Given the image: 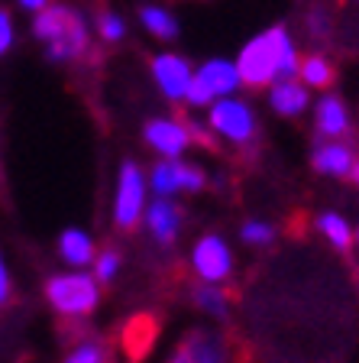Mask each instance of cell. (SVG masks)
I'll use <instances>...</instances> for the list:
<instances>
[{"label":"cell","mask_w":359,"mask_h":363,"mask_svg":"<svg viewBox=\"0 0 359 363\" xmlns=\"http://www.w3.org/2000/svg\"><path fill=\"white\" fill-rule=\"evenodd\" d=\"M149 185H152V191L162 195V198H172L175 191H181V185H178V159H165V162H159V166L152 169V175H149Z\"/></svg>","instance_id":"obj_21"},{"label":"cell","mask_w":359,"mask_h":363,"mask_svg":"<svg viewBox=\"0 0 359 363\" xmlns=\"http://www.w3.org/2000/svg\"><path fill=\"white\" fill-rule=\"evenodd\" d=\"M33 36L45 45V59L52 62H75L88 52L91 30L81 10L52 4L33 16Z\"/></svg>","instance_id":"obj_2"},{"label":"cell","mask_w":359,"mask_h":363,"mask_svg":"<svg viewBox=\"0 0 359 363\" xmlns=\"http://www.w3.org/2000/svg\"><path fill=\"white\" fill-rule=\"evenodd\" d=\"M356 243H359V230H356Z\"/></svg>","instance_id":"obj_32"},{"label":"cell","mask_w":359,"mask_h":363,"mask_svg":"<svg viewBox=\"0 0 359 363\" xmlns=\"http://www.w3.org/2000/svg\"><path fill=\"white\" fill-rule=\"evenodd\" d=\"M146 143L165 159H178L188 146L195 143V136H191V127L181 121H169V117H156V121L146 123Z\"/></svg>","instance_id":"obj_10"},{"label":"cell","mask_w":359,"mask_h":363,"mask_svg":"<svg viewBox=\"0 0 359 363\" xmlns=\"http://www.w3.org/2000/svg\"><path fill=\"white\" fill-rule=\"evenodd\" d=\"M59 257L65 259L68 266H75V269L91 266L94 263V257H98V250H94V237H91L88 230H78V227L65 230V234L59 237Z\"/></svg>","instance_id":"obj_15"},{"label":"cell","mask_w":359,"mask_h":363,"mask_svg":"<svg viewBox=\"0 0 359 363\" xmlns=\"http://www.w3.org/2000/svg\"><path fill=\"white\" fill-rule=\"evenodd\" d=\"M146 175L142 169L136 166L133 159H127L120 166V175H117V195H113V224L117 230L130 234L139 227V220L146 218Z\"/></svg>","instance_id":"obj_5"},{"label":"cell","mask_w":359,"mask_h":363,"mask_svg":"<svg viewBox=\"0 0 359 363\" xmlns=\"http://www.w3.org/2000/svg\"><path fill=\"white\" fill-rule=\"evenodd\" d=\"M239 84H243V82H239L237 62H230V59H207L201 68H195L191 84H188V94H185V104L188 107H210L217 98L237 94Z\"/></svg>","instance_id":"obj_4"},{"label":"cell","mask_w":359,"mask_h":363,"mask_svg":"<svg viewBox=\"0 0 359 363\" xmlns=\"http://www.w3.org/2000/svg\"><path fill=\"white\" fill-rule=\"evenodd\" d=\"M298 75L311 88H327L334 82V65H330L327 55H304L298 65Z\"/></svg>","instance_id":"obj_20"},{"label":"cell","mask_w":359,"mask_h":363,"mask_svg":"<svg viewBox=\"0 0 359 363\" xmlns=\"http://www.w3.org/2000/svg\"><path fill=\"white\" fill-rule=\"evenodd\" d=\"M350 179L359 185V156H356V162H353V172H350Z\"/></svg>","instance_id":"obj_31"},{"label":"cell","mask_w":359,"mask_h":363,"mask_svg":"<svg viewBox=\"0 0 359 363\" xmlns=\"http://www.w3.org/2000/svg\"><path fill=\"white\" fill-rule=\"evenodd\" d=\"M181 224H185V211H181L172 198L156 195V201L146 204V227H149V234L156 243L172 247L178 230H181Z\"/></svg>","instance_id":"obj_11"},{"label":"cell","mask_w":359,"mask_h":363,"mask_svg":"<svg viewBox=\"0 0 359 363\" xmlns=\"http://www.w3.org/2000/svg\"><path fill=\"white\" fill-rule=\"evenodd\" d=\"M353 162H356V150L343 140H327V143H317L311 152V166L317 175H327V179H350Z\"/></svg>","instance_id":"obj_12"},{"label":"cell","mask_w":359,"mask_h":363,"mask_svg":"<svg viewBox=\"0 0 359 363\" xmlns=\"http://www.w3.org/2000/svg\"><path fill=\"white\" fill-rule=\"evenodd\" d=\"M45 298L59 315L65 318H84L98 308L101 302V289L98 279L88 272L75 269V272H62L45 282Z\"/></svg>","instance_id":"obj_3"},{"label":"cell","mask_w":359,"mask_h":363,"mask_svg":"<svg viewBox=\"0 0 359 363\" xmlns=\"http://www.w3.org/2000/svg\"><path fill=\"white\" fill-rule=\"evenodd\" d=\"M317 230H321L330 240V247H337L340 253H350L353 240H356V237H353V227L346 224V218L337 211H324L321 218H317Z\"/></svg>","instance_id":"obj_17"},{"label":"cell","mask_w":359,"mask_h":363,"mask_svg":"<svg viewBox=\"0 0 359 363\" xmlns=\"http://www.w3.org/2000/svg\"><path fill=\"white\" fill-rule=\"evenodd\" d=\"M204 182H207L204 169H198L195 162H178V185H181V191H201Z\"/></svg>","instance_id":"obj_26"},{"label":"cell","mask_w":359,"mask_h":363,"mask_svg":"<svg viewBox=\"0 0 359 363\" xmlns=\"http://www.w3.org/2000/svg\"><path fill=\"white\" fill-rule=\"evenodd\" d=\"M156 331H159V325L152 321L149 315H136L133 321L127 325V331H123V344H127V354L142 357V350L152 344Z\"/></svg>","instance_id":"obj_18"},{"label":"cell","mask_w":359,"mask_h":363,"mask_svg":"<svg viewBox=\"0 0 359 363\" xmlns=\"http://www.w3.org/2000/svg\"><path fill=\"white\" fill-rule=\"evenodd\" d=\"M62 363H107V347L101 340H81L78 347L68 350Z\"/></svg>","instance_id":"obj_23"},{"label":"cell","mask_w":359,"mask_h":363,"mask_svg":"<svg viewBox=\"0 0 359 363\" xmlns=\"http://www.w3.org/2000/svg\"><path fill=\"white\" fill-rule=\"evenodd\" d=\"M191 302H195L198 311L224 321L230 315V295H227L224 286H214V282H201V286L191 289Z\"/></svg>","instance_id":"obj_16"},{"label":"cell","mask_w":359,"mask_h":363,"mask_svg":"<svg viewBox=\"0 0 359 363\" xmlns=\"http://www.w3.org/2000/svg\"><path fill=\"white\" fill-rule=\"evenodd\" d=\"M191 269L201 282L224 286L233 276V253L220 234H204L191 250Z\"/></svg>","instance_id":"obj_8"},{"label":"cell","mask_w":359,"mask_h":363,"mask_svg":"<svg viewBox=\"0 0 359 363\" xmlns=\"http://www.w3.org/2000/svg\"><path fill=\"white\" fill-rule=\"evenodd\" d=\"M304 26H307V36H317V39H324L330 33V13L327 10H311L307 13V20H304Z\"/></svg>","instance_id":"obj_27"},{"label":"cell","mask_w":359,"mask_h":363,"mask_svg":"<svg viewBox=\"0 0 359 363\" xmlns=\"http://www.w3.org/2000/svg\"><path fill=\"white\" fill-rule=\"evenodd\" d=\"M139 23L142 30L156 39H175L178 36V23L165 7H142L139 10Z\"/></svg>","instance_id":"obj_19"},{"label":"cell","mask_w":359,"mask_h":363,"mask_svg":"<svg viewBox=\"0 0 359 363\" xmlns=\"http://www.w3.org/2000/svg\"><path fill=\"white\" fill-rule=\"evenodd\" d=\"M117 272H120V253L117 250H104V253H98L94 257V279L98 282H113L117 279Z\"/></svg>","instance_id":"obj_24"},{"label":"cell","mask_w":359,"mask_h":363,"mask_svg":"<svg viewBox=\"0 0 359 363\" xmlns=\"http://www.w3.org/2000/svg\"><path fill=\"white\" fill-rule=\"evenodd\" d=\"M239 240L249 243V247H269L275 240V227L269 220H246L239 227Z\"/></svg>","instance_id":"obj_22"},{"label":"cell","mask_w":359,"mask_h":363,"mask_svg":"<svg viewBox=\"0 0 359 363\" xmlns=\"http://www.w3.org/2000/svg\"><path fill=\"white\" fill-rule=\"evenodd\" d=\"M98 36L104 43H120V39L127 36V23L120 20L117 13H101L98 16Z\"/></svg>","instance_id":"obj_25"},{"label":"cell","mask_w":359,"mask_h":363,"mask_svg":"<svg viewBox=\"0 0 359 363\" xmlns=\"http://www.w3.org/2000/svg\"><path fill=\"white\" fill-rule=\"evenodd\" d=\"M314 127H317V133L330 136V140H340V136L350 133V111H346L343 98L324 94L314 104Z\"/></svg>","instance_id":"obj_14"},{"label":"cell","mask_w":359,"mask_h":363,"mask_svg":"<svg viewBox=\"0 0 359 363\" xmlns=\"http://www.w3.org/2000/svg\"><path fill=\"white\" fill-rule=\"evenodd\" d=\"M10 295H13V282H10L7 263H4V253H0V308L10 302Z\"/></svg>","instance_id":"obj_29"},{"label":"cell","mask_w":359,"mask_h":363,"mask_svg":"<svg viewBox=\"0 0 359 363\" xmlns=\"http://www.w3.org/2000/svg\"><path fill=\"white\" fill-rule=\"evenodd\" d=\"M13 39H16V26H13V16L7 10H0V55H7L13 49Z\"/></svg>","instance_id":"obj_28"},{"label":"cell","mask_w":359,"mask_h":363,"mask_svg":"<svg viewBox=\"0 0 359 363\" xmlns=\"http://www.w3.org/2000/svg\"><path fill=\"white\" fill-rule=\"evenodd\" d=\"M298 65L301 55L285 26H272V30L259 33L237 55L239 82L246 88H269V84L282 82V78H295Z\"/></svg>","instance_id":"obj_1"},{"label":"cell","mask_w":359,"mask_h":363,"mask_svg":"<svg viewBox=\"0 0 359 363\" xmlns=\"http://www.w3.org/2000/svg\"><path fill=\"white\" fill-rule=\"evenodd\" d=\"M307 101H311V91H307L304 82L282 78V82L269 84V107L278 117H298V113H304Z\"/></svg>","instance_id":"obj_13"},{"label":"cell","mask_w":359,"mask_h":363,"mask_svg":"<svg viewBox=\"0 0 359 363\" xmlns=\"http://www.w3.org/2000/svg\"><path fill=\"white\" fill-rule=\"evenodd\" d=\"M239 344H233L230 334L195 328L181 337L169 363H239Z\"/></svg>","instance_id":"obj_7"},{"label":"cell","mask_w":359,"mask_h":363,"mask_svg":"<svg viewBox=\"0 0 359 363\" xmlns=\"http://www.w3.org/2000/svg\"><path fill=\"white\" fill-rule=\"evenodd\" d=\"M191 75H195V68L185 55H175V52H162L152 59V82L159 84L165 101H172V104H181L188 94V84H191Z\"/></svg>","instance_id":"obj_9"},{"label":"cell","mask_w":359,"mask_h":363,"mask_svg":"<svg viewBox=\"0 0 359 363\" xmlns=\"http://www.w3.org/2000/svg\"><path fill=\"white\" fill-rule=\"evenodd\" d=\"M23 10H30V13H39L42 7H49V0H16Z\"/></svg>","instance_id":"obj_30"},{"label":"cell","mask_w":359,"mask_h":363,"mask_svg":"<svg viewBox=\"0 0 359 363\" xmlns=\"http://www.w3.org/2000/svg\"><path fill=\"white\" fill-rule=\"evenodd\" d=\"M207 121H210V130L220 133L224 140H230L233 146H249L259 136V121H256L253 107L243 98H237V94H227V98L214 101L207 107Z\"/></svg>","instance_id":"obj_6"}]
</instances>
